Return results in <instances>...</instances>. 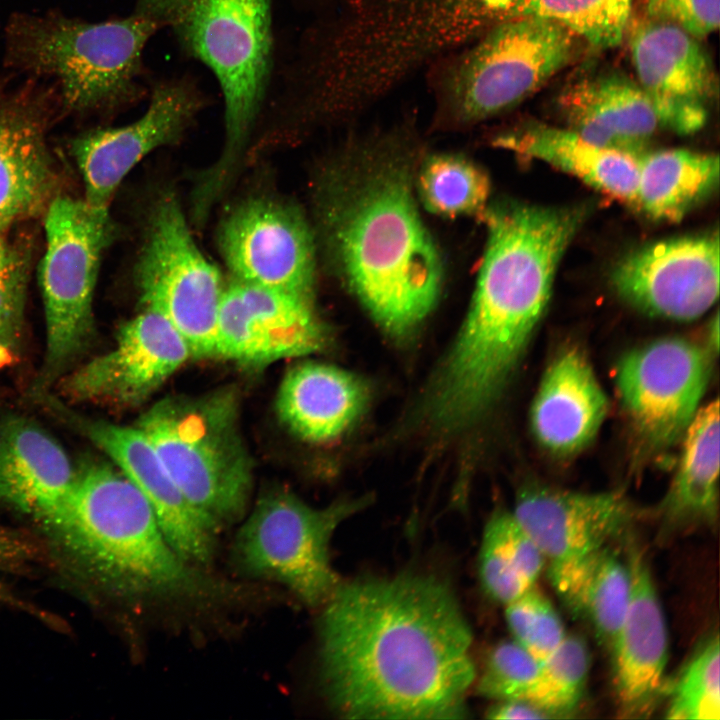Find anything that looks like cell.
<instances>
[{"instance_id": "obj_21", "label": "cell", "mask_w": 720, "mask_h": 720, "mask_svg": "<svg viewBox=\"0 0 720 720\" xmlns=\"http://www.w3.org/2000/svg\"><path fill=\"white\" fill-rule=\"evenodd\" d=\"M626 31L635 80L663 129L680 135L701 129L717 94V78L700 40L648 15Z\"/></svg>"}, {"instance_id": "obj_34", "label": "cell", "mask_w": 720, "mask_h": 720, "mask_svg": "<svg viewBox=\"0 0 720 720\" xmlns=\"http://www.w3.org/2000/svg\"><path fill=\"white\" fill-rule=\"evenodd\" d=\"M634 0H507L510 18L526 15L555 20L597 48L619 45L632 17Z\"/></svg>"}, {"instance_id": "obj_9", "label": "cell", "mask_w": 720, "mask_h": 720, "mask_svg": "<svg viewBox=\"0 0 720 720\" xmlns=\"http://www.w3.org/2000/svg\"><path fill=\"white\" fill-rule=\"evenodd\" d=\"M134 426L190 504L218 530L245 515L253 461L240 430L235 388L167 396L144 411Z\"/></svg>"}, {"instance_id": "obj_38", "label": "cell", "mask_w": 720, "mask_h": 720, "mask_svg": "<svg viewBox=\"0 0 720 720\" xmlns=\"http://www.w3.org/2000/svg\"><path fill=\"white\" fill-rule=\"evenodd\" d=\"M505 619L513 640L539 662L567 636L557 610L536 585L505 605Z\"/></svg>"}, {"instance_id": "obj_40", "label": "cell", "mask_w": 720, "mask_h": 720, "mask_svg": "<svg viewBox=\"0 0 720 720\" xmlns=\"http://www.w3.org/2000/svg\"><path fill=\"white\" fill-rule=\"evenodd\" d=\"M647 15L701 40L719 27V0H646Z\"/></svg>"}, {"instance_id": "obj_32", "label": "cell", "mask_w": 720, "mask_h": 720, "mask_svg": "<svg viewBox=\"0 0 720 720\" xmlns=\"http://www.w3.org/2000/svg\"><path fill=\"white\" fill-rule=\"evenodd\" d=\"M479 552L482 587L504 605L535 586L546 562L512 511L505 509L488 519Z\"/></svg>"}, {"instance_id": "obj_2", "label": "cell", "mask_w": 720, "mask_h": 720, "mask_svg": "<svg viewBox=\"0 0 720 720\" xmlns=\"http://www.w3.org/2000/svg\"><path fill=\"white\" fill-rule=\"evenodd\" d=\"M585 207L505 201L484 210L487 245L472 303L419 403L436 426L462 433L502 395L544 315L560 260Z\"/></svg>"}, {"instance_id": "obj_28", "label": "cell", "mask_w": 720, "mask_h": 720, "mask_svg": "<svg viewBox=\"0 0 720 720\" xmlns=\"http://www.w3.org/2000/svg\"><path fill=\"white\" fill-rule=\"evenodd\" d=\"M493 144L558 168L612 198L634 203L638 156L596 145L567 127L534 122L505 130Z\"/></svg>"}, {"instance_id": "obj_8", "label": "cell", "mask_w": 720, "mask_h": 720, "mask_svg": "<svg viewBox=\"0 0 720 720\" xmlns=\"http://www.w3.org/2000/svg\"><path fill=\"white\" fill-rule=\"evenodd\" d=\"M584 42L541 16L502 20L427 69L438 128H467L506 112L570 64Z\"/></svg>"}, {"instance_id": "obj_22", "label": "cell", "mask_w": 720, "mask_h": 720, "mask_svg": "<svg viewBox=\"0 0 720 720\" xmlns=\"http://www.w3.org/2000/svg\"><path fill=\"white\" fill-rule=\"evenodd\" d=\"M512 513L546 562L557 564L608 546L634 510L617 491L586 493L533 483L519 490Z\"/></svg>"}, {"instance_id": "obj_6", "label": "cell", "mask_w": 720, "mask_h": 720, "mask_svg": "<svg viewBox=\"0 0 720 720\" xmlns=\"http://www.w3.org/2000/svg\"><path fill=\"white\" fill-rule=\"evenodd\" d=\"M159 30L133 11L89 22L57 10L11 15L4 33V65L27 78L52 80L62 108L109 112L146 95L143 53Z\"/></svg>"}, {"instance_id": "obj_23", "label": "cell", "mask_w": 720, "mask_h": 720, "mask_svg": "<svg viewBox=\"0 0 720 720\" xmlns=\"http://www.w3.org/2000/svg\"><path fill=\"white\" fill-rule=\"evenodd\" d=\"M626 561L630 571L629 603L610 646L621 711L647 714L659 697L669 657L668 631L648 563L632 542Z\"/></svg>"}, {"instance_id": "obj_29", "label": "cell", "mask_w": 720, "mask_h": 720, "mask_svg": "<svg viewBox=\"0 0 720 720\" xmlns=\"http://www.w3.org/2000/svg\"><path fill=\"white\" fill-rule=\"evenodd\" d=\"M719 402L700 408L682 437L677 469L660 505L670 527L713 525L719 508Z\"/></svg>"}, {"instance_id": "obj_25", "label": "cell", "mask_w": 720, "mask_h": 720, "mask_svg": "<svg viewBox=\"0 0 720 720\" xmlns=\"http://www.w3.org/2000/svg\"><path fill=\"white\" fill-rule=\"evenodd\" d=\"M608 398L584 352L570 347L550 363L530 409V427L548 453L569 457L586 448L602 426Z\"/></svg>"}, {"instance_id": "obj_14", "label": "cell", "mask_w": 720, "mask_h": 720, "mask_svg": "<svg viewBox=\"0 0 720 720\" xmlns=\"http://www.w3.org/2000/svg\"><path fill=\"white\" fill-rule=\"evenodd\" d=\"M33 398L52 416L101 449L137 486L165 537L182 558L200 567L212 560L219 530L186 499L137 427L85 415L52 391Z\"/></svg>"}, {"instance_id": "obj_42", "label": "cell", "mask_w": 720, "mask_h": 720, "mask_svg": "<svg viewBox=\"0 0 720 720\" xmlns=\"http://www.w3.org/2000/svg\"><path fill=\"white\" fill-rule=\"evenodd\" d=\"M487 718L496 720L548 719L545 712L522 699L497 701L487 711Z\"/></svg>"}, {"instance_id": "obj_18", "label": "cell", "mask_w": 720, "mask_h": 720, "mask_svg": "<svg viewBox=\"0 0 720 720\" xmlns=\"http://www.w3.org/2000/svg\"><path fill=\"white\" fill-rule=\"evenodd\" d=\"M190 358L172 324L144 309L121 325L111 350L72 369L57 385L66 401L131 408L144 403Z\"/></svg>"}, {"instance_id": "obj_37", "label": "cell", "mask_w": 720, "mask_h": 720, "mask_svg": "<svg viewBox=\"0 0 720 720\" xmlns=\"http://www.w3.org/2000/svg\"><path fill=\"white\" fill-rule=\"evenodd\" d=\"M29 263L28 251L0 233V365L12 360L21 344Z\"/></svg>"}, {"instance_id": "obj_33", "label": "cell", "mask_w": 720, "mask_h": 720, "mask_svg": "<svg viewBox=\"0 0 720 720\" xmlns=\"http://www.w3.org/2000/svg\"><path fill=\"white\" fill-rule=\"evenodd\" d=\"M417 190L428 211L451 218L483 212L490 182L473 161L455 154H437L423 162Z\"/></svg>"}, {"instance_id": "obj_1", "label": "cell", "mask_w": 720, "mask_h": 720, "mask_svg": "<svg viewBox=\"0 0 720 720\" xmlns=\"http://www.w3.org/2000/svg\"><path fill=\"white\" fill-rule=\"evenodd\" d=\"M320 676L350 719H456L475 681L472 633L450 585L405 572L340 583L322 606Z\"/></svg>"}, {"instance_id": "obj_39", "label": "cell", "mask_w": 720, "mask_h": 720, "mask_svg": "<svg viewBox=\"0 0 720 720\" xmlns=\"http://www.w3.org/2000/svg\"><path fill=\"white\" fill-rule=\"evenodd\" d=\"M540 662L516 641H502L490 652L477 688L496 701L523 699Z\"/></svg>"}, {"instance_id": "obj_26", "label": "cell", "mask_w": 720, "mask_h": 720, "mask_svg": "<svg viewBox=\"0 0 720 720\" xmlns=\"http://www.w3.org/2000/svg\"><path fill=\"white\" fill-rule=\"evenodd\" d=\"M76 476L62 445L20 415L0 418V505L42 525L67 498Z\"/></svg>"}, {"instance_id": "obj_31", "label": "cell", "mask_w": 720, "mask_h": 720, "mask_svg": "<svg viewBox=\"0 0 720 720\" xmlns=\"http://www.w3.org/2000/svg\"><path fill=\"white\" fill-rule=\"evenodd\" d=\"M719 158L687 149L645 151L638 156L633 206L654 221L676 222L718 186Z\"/></svg>"}, {"instance_id": "obj_27", "label": "cell", "mask_w": 720, "mask_h": 720, "mask_svg": "<svg viewBox=\"0 0 720 720\" xmlns=\"http://www.w3.org/2000/svg\"><path fill=\"white\" fill-rule=\"evenodd\" d=\"M366 381L330 364L305 361L284 375L276 397L280 422L297 438L324 443L338 438L365 411Z\"/></svg>"}, {"instance_id": "obj_36", "label": "cell", "mask_w": 720, "mask_h": 720, "mask_svg": "<svg viewBox=\"0 0 720 720\" xmlns=\"http://www.w3.org/2000/svg\"><path fill=\"white\" fill-rule=\"evenodd\" d=\"M666 718L720 719V646L717 634L704 642L680 673L671 690Z\"/></svg>"}, {"instance_id": "obj_12", "label": "cell", "mask_w": 720, "mask_h": 720, "mask_svg": "<svg viewBox=\"0 0 720 720\" xmlns=\"http://www.w3.org/2000/svg\"><path fill=\"white\" fill-rule=\"evenodd\" d=\"M144 309L165 317L186 342L191 358L216 357L217 324L226 284L199 249L173 194L155 203L136 264Z\"/></svg>"}, {"instance_id": "obj_43", "label": "cell", "mask_w": 720, "mask_h": 720, "mask_svg": "<svg viewBox=\"0 0 720 720\" xmlns=\"http://www.w3.org/2000/svg\"><path fill=\"white\" fill-rule=\"evenodd\" d=\"M709 343L708 347L713 353H717L718 351V343H719V319L718 314L715 315V318L711 322V326L709 329Z\"/></svg>"}, {"instance_id": "obj_10", "label": "cell", "mask_w": 720, "mask_h": 720, "mask_svg": "<svg viewBox=\"0 0 720 720\" xmlns=\"http://www.w3.org/2000/svg\"><path fill=\"white\" fill-rule=\"evenodd\" d=\"M39 281L46 343L29 396L52 391L85 353L94 333L93 298L112 234L109 212L56 195L45 210Z\"/></svg>"}, {"instance_id": "obj_7", "label": "cell", "mask_w": 720, "mask_h": 720, "mask_svg": "<svg viewBox=\"0 0 720 720\" xmlns=\"http://www.w3.org/2000/svg\"><path fill=\"white\" fill-rule=\"evenodd\" d=\"M134 12L168 28L206 65L224 97V143L199 178L221 196L232 183L267 91L272 68V0H134Z\"/></svg>"}, {"instance_id": "obj_5", "label": "cell", "mask_w": 720, "mask_h": 720, "mask_svg": "<svg viewBox=\"0 0 720 720\" xmlns=\"http://www.w3.org/2000/svg\"><path fill=\"white\" fill-rule=\"evenodd\" d=\"M43 526L72 567L114 598L209 607L241 592L177 553L116 465L93 461L76 469L67 498Z\"/></svg>"}, {"instance_id": "obj_16", "label": "cell", "mask_w": 720, "mask_h": 720, "mask_svg": "<svg viewBox=\"0 0 720 720\" xmlns=\"http://www.w3.org/2000/svg\"><path fill=\"white\" fill-rule=\"evenodd\" d=\"M329 342L314 295L231 278L221 299L216 357L247 368L322 351Z\"/></svg>"}, {"instance_id": "obj_4", "label": "cell", "mask_w": 720, "mask_h": 720, "mask_svg": "<svg viewBox=\"0 0 720 720\" xmlns=\"http://www.w3.org/2000/svg\"><path fill=\"white\" fill-rule=\"evenodd\" d=\"M305 32L290 88L311 113L347 115L493 24L488 0H336Z\"/></svg>"}, {"instance_id": "obj_20", "label": "cell", "mask_w": 720, "mask_h": 720, "mask_svg": "<svg viewBox=\"0 0 720 720\" xmlns=\"http://www.w3.org/2000/svg\"><path fill=\"white\" fill-rule=\"evenodd\" d=\"M718 232L649 244L623 258L612 273L616 292L652 316L691 321L719 294Z\"/></svg>"}, {"instance_id": "obj_30", "label": "cell", "mask_w": 720, "mask_h": 720, "mask_svg": "<svg viewBox=\"0 0 720 720\" xmlns=\"http://www.w3.org/2000/svg\"><path fill=\"white\" fill-rule=\"evenodd\" d=\"M548 575L567 607L586 619L610 648L629 603L626 558L606 546L575 560L548 564Z\"/></svg>"}, {"instance_id": "obj_11", "label": "cell", "mask_w": 720, "mask_h": 720, "mask_svg": "<svg viewBox=\"0 0 720 720\" xmlns=\"http://www.w3.org/2000/svg\"><path fill=\"white\" fill-rule=\"evenodd\" d=\"M369 503L365 495L317 508L286 489H269L237 533L234 564L242 574L283 584L310 607L323 606L341 583L330 561L331 538Z\"/></svg>"}, {"instance_id": "obj_17", "label": "cell", "mask_w": 720, "mask_h": 720, "mask_svg": "<svg viewBox=\"0 0 720 720\" xmlns=\"http://www.w3.org/2000/svg\"><path fill=\"white\" fill-rule=\"evenodd\" d=\"M203 104L193 80H161L152 86L148 106L136 120L118 127L94 128L75 137L70 151L82 175L87 205L109 212L127 174L149 153L183 136Z\"/></svg>"}, {"instance_id": "obj_13", "label": "cell", "mask_w": 720, "mask_h": 720, "mask_svg": "<svg viewBox=\"0 0 720 720\" xmlns=\"http://www.w3.org/2000/svg\"><path fill=\"white\" fill-rule=\"evenodd\" d=\"M713 352L691 340L664 337L625 353L615 368L623 409L643 448L668 449L700 409Z\"/></svg>"}, {"instance_id": "obj_15", "label": "cell", "mask_w": 720, "mask_h": 720, "mask_svg": "<svg viewBox=\"0 0 720 720\" xmlns=\"http://www.w3.org/2000/svg\"><path fill=\"white\" fill-rule=\"evenodd\" d=\"M217 244L232 278L314 295L313 234L288 200L257 195L240 201L222 218Z\"/></svg>"}, {"instance_id": "obj_3", "label": "cell", "mask_w": 720, "mask_h": 720, "mask_svg": "<svg viewBox=\"0 0 720 720\" xmlns=\"http://www.w3.org/2000/svg\"><path fill=\"white\" fill-rule=\"evenodd\" d=\"M370 152L321 182L320 223L342 280L384 332L404 339L436 305L442 264L414 201L410 164Z\"/></svg>"}, {"instance_id": "obj_41", "label": "cell", "mask_w": 720, "mask_h": 720, "mask_svg": "<svg viewBox=\"0 0 720 720\" xmlns=\"http://www.w3.org/2000/svg\"><path fill=\"white\" fill-rule=\"evenodd\" d=\"M40 552V547L30 536L0 526V576L11 569L18 568L34 560ZM5 592L1 590L0 598Z\"/></svg>"}, {"instance_id": "obj_19", "label": "cell", "mask_w": 720, "mask_h": 720, "mask_svg": "<svg viewBox=\"0 0 720 720\" xmlns=\"http://www.w3.org/2000/svg\"><path fill=\"white\" fill-rule=\"evenodd\" d=\"M56 107L52 84L0 80V233L45 212L57 195L58 171L47 141Z\"/></svg>"}, {"instance_id": "obj_35", "label": "cell", "mask_w": 720, "mask_h": 720, "mask_svg": "<svg viewBox=\"0 0 720 720\" xmlns=\"http://www.w3.org/2000/svg\"><path fill=\"white\" fill-rule=\"evenodd\" d=\"M590 670V653L585 641L567 635L558 648L539 664L537 673L522 700L550 718L568 716L579 706Z\"/></svg>"}, {"instance_id": "obj_24", "label": "cell", "mask_w": 720, "mask_h": 720, "mask_svg": "<svg viewBox=\"0 0 720 720\" xmlns=\"http://www.w3.org/2000/svg\"><path fill=\"white\" fill-rule=\"evenodd\" d=\"M556 105L566 127L586 140L639 156L664 130L635 78L614 69H589L567 81Z\"/></svg>"}]
</instances>
